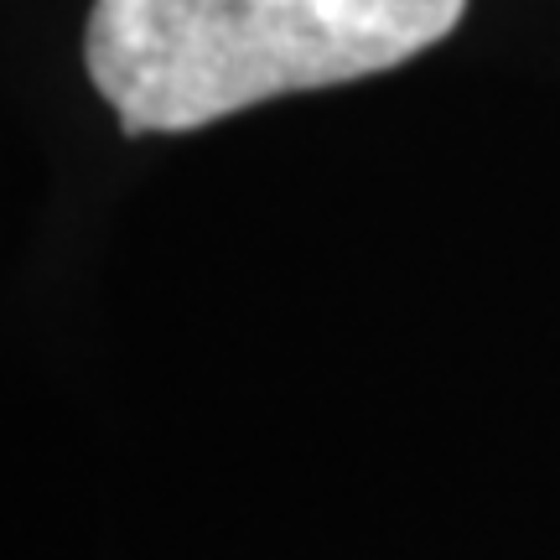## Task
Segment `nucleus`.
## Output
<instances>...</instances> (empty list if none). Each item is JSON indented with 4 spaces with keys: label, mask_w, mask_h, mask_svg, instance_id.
<instances>
[{
    "label": "nucleus",
    "mask_w": 560,
    "mask_h": 560,
    "mask_svg": "<svg viewBox=\"0 0 560 560\" xmlns=\"http://www.w3.org/2000/svg\"><path fill=\"white\" fill-rule=\"evenodd\" d=\"M467 0H94L83 62L125 136H177L436 47Z\"/></svg>",
    "instance_id": "f257e3e1"
}]
</instances>
